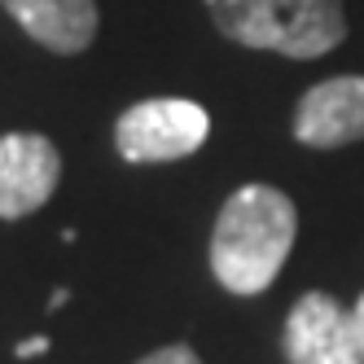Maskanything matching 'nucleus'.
I'll return each instance as SVG.
<instances>
[{
  "instance_id": "obj_1",
  "label": "nucleus",
  "mask_w": 364,
  "mask_h": 364,
  "mask_svg": "<svg viewBox=\"0 0 364 364\" xmlns=\"http://www.w3.org/2000/svg\"><path fill=\"white\" fill-rule=\"evenodd\" d=\"M299 237V206L277 185L250 180L232 189L211 228V277L228 294H264L281 277Z\"/></svg>"
},
{
  "instance_id": "obj_2",
  "label": "nucleus",
  "mask_w": 364,
  "mask_h": 364,
  "mask_svg": "<svg viewBox=\"0 0 364 364\" xmlns=\"http://www.w3.org/2000/svg\"><path fill=\"white\" fill-rule=\"evenodd\" d=\"M215 31L255 53L311 62L347 40L343 0H202Z\"/></svg>"
},
{
  "instance_id": "obj_3",
  "label": "nucleus",
  "mask_w": 364,
  "mask_h": 364,
  "mask_svg": "<svg viewBox=\"0 0 364 364\" xmlns=\"http://www.w3.org/2000/svg\"><path fill=\"white\" fill-rule=\"evenodd\" d=\"M211 136V114L189 97H145L114 123V149L123 163H180Z\"/></svg>"
},
{
  "instance_id": "obj_4",
  "label": "nucleus",
  "mask_w": 364,
  "mask_h": 364,
  "mask_svg": "<svg viewBox=\"0 0 364 364\" xmlns=\"http://www.w3.org/2000/svg\"><path fill=\"white\" fill-rule=\"evenodd\" d=\"M281 351L285 364H364L355 316L325 290H307L290 307Z\"/></svg>"
},
{
  "instance_id": "obj_5",
  "label": "nucleus",
  "mask_w": 364,
  "mask_h": 364,
  "mask_svg": "<svg viewBox=\"0 0 364 364\" xmlns=\"http://www.w3.org/2000/svg\"><path fill=\"white\" fill-rule=\"evenodd\" d=\"M62 154L40 132H0V220H27L58 193Z\"/></svg>"
},
{
  "instance_id": "obj_6",
  "label": "nucleus",
  "mask_w": 364,
  "mask_h": 364,
  "mask_svg": "<svg viewBox=\"0 0 364 364\" xmlns=\"http://www.w3.org/2000/svg\"><path fill=\"white\" fill-rule=\"evenodd\" d=\"M294 141L303 149H347L364 141V75H329L294 106Z\"/></svg>"
},
{
  "instance_id": "obj_7",
  "label": "nucleus",
  "mask_w": 364,
  "mask_h": 364,
  "mask_svg": "<svg viewBox=\"0 0 364 364\" xmlns=\"http://www.w3.org/2000/svg\"><path fill=\"white\" fill-rule=\"evenodd\" d=\"M22 31L58 58H75L97 40L101 14L97 0H0Z\"/></svg>"
},
{
  "instance_id": "obj_8",
  "label": "nucleus",
  "mask_w": 364,
  "mask_h": 364,
  "mask_svg": "<svg viewBox=\"0 0 364 364\" xmlns=\"http://www.w3.org/2000/svg\"><path fill=\"white\" fill-rule=\"evenodd\" d=\"M136 364H202V355H198L189 343H171V347H159V351L141 355Z\"/></svg>"
},
{
  "instance_id": "obj_9",
  "label": "nucleus",
  "mask_w": 364,
  "mask_h": 364,
  "mask_svg": "<svg viewBox=\"0 0 364 364\" xmlns=\"http://www.w3.org/2000/svg\"><path fill=\"white\" fill-rule=\"evenodd\" d=\"M44 351H48V338H44V333H36V338H22V343L14 347V355H18V360H31V355H44Z\"/></svg>"
},
{
  "instance_id": "obj_10",
  "label": "nucleus",
  "mask_w": 364,
  "mask_h": 364,
  "mask_svg": "<svg viewBox=\"0 0 364 364\" xmlns=\"http://www.w3.org/2000/svg\"><path fill=\"white\" fill-rule=\"evenodd\" d=\"M351 316H355V333H360V347H364V290H360V299L351 307Z\"/></svg>"
},
{
  "instance_id": "obj_11",
  "label": "nucleus",
  "mask_w": 364,
  "mask_h": 364,
  "mask_svg": "<svg viewBox=\"0 0 364 364\" xmlns=\"http://www.w3.org/2000/svg\"><path fill=\"white\" fill-rule=\"evenodd\" d=\"M66 299H70V290H66V285H58V290L48 294V311H58V307H66Z\"/></svg>"
}]
</instances>
